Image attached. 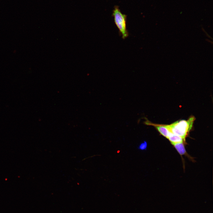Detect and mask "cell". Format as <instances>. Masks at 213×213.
Listing matches in <instances>:
<instances>
[{
	"mask_svg": "<svg viewBox=\"0 0 213 213\" xmlns=\"http://www.w3.org/2000/svg\"><path fill=\"white\" fill-rule=\"evenodd\" d=\"M195 119L194 117L191 116L187 120H182L177 121L171 124L166 125V126L171 133L185 140L188 133L192 128Z\"/></svg>",
	"mask_w": 213,
	"mask_h": 213,
	"instance_id": "cell-1",
	"label": "cell"
},
{
	"mask_svg": "<svg viewBox=\"0 0 213 213\" xmlns=\"http://www.w3.org/2000/svg\"><path fill=\"white\" fill-rule=\"evenodd\" d=\"M112 16L114 17L115 24L119 30L120 33L123 39H125L129 35L127 29V15L122 14L119 7L115 6L113 10Z\"/></svg>",
	"mask_w": 213,
	"mask_h": 213,
	"instance_id": "cell-2",
	"label": "cell"
},
{
	"mask_svg": "<svg viewBox=\"0 0 213 213\" xmlns=\"http://www.w3.org/2000/svg\"><path fill=\"white\" fill-rule=\"evenodd\" d=\"M144 118L146 120L143 122L145 125L154 127L162 135L167 138H168L171 133L167 127L166 125L154 123L149 120L146 117H144Z\"/></svg>",
	"mask_w": 213,
	"mask_h": 213,
	"instance_id": "cell-3",
	"label": "cell"
},
{
	"mask_svg": "<svg viewBox=\"0 0 213 213\" xmlns=\"http://www.w3.org/2000/svg\"><path fill=\"white\" fill-rule=\"evenodd\" d=\"M172 144L174 143L183 142L185 140L180 136L175 135L171 133L167 138Z\"/></svg>",
	"mask_w": 213,
	"mask_h": 213,
	"instance_id": "cell-4",
	"label": "cell"
},
{
	"mask_svg": "<svg viewBox=\"0 0 213 213\" xmlns=\"http://www.w3.org/2000/svg\"><path fill=\"white\" fill-rule=\"evenodd\" d=\"M172 145L180 155H183L186 154V151L183 142L175 143Z\"/></svg>",
	"mask_w": 213,
	"mask_h": 213,
	"instance_id": "cell-5",
	"label": "cell"
},
{
	"mask_svg": "<svg viewBox=\"0 0 213 213\" xmlns=\"http://www.w3.org/2000/svg\"><path fill=\"white\" fill-rule=\"evenodd\" d=\"M148 146L147 142L144 141L141 142L138 146V149L141 150H145L147 149Z\"/></svg>",
	"mask_w": 213,
	"mask_h": 213,
	"instance_id": "cell-6",
	"label": "cell"
}]
</instances>
